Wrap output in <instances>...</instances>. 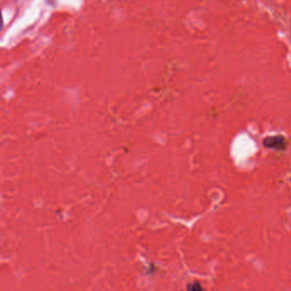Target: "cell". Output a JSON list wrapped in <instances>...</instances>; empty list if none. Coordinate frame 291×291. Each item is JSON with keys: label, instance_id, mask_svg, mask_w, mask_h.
Instances as JSON below:
<instances>
[{"label": "cell", "instance_id": "1", "mask_svg": "<svg viewBox=\"0 0 291 291\" xmlns=\"http://www.w3.org/2000/svg\"><path fill=\"white\" fill-rule=\"evenodd\" d=\"M263 145L265 147L275 149H284L287 146L286 139L283 136H272L264 139Z\"/></svg>", "mask_w": 291, "mask_h": 291}, {"label": "cell", "instance_id": "2", "mask_svg": "<svg viewBox=\"0 0 291 291\" xmlns=\"http://www.w3.org/2000/svg\"><path fill=\"white\" fill-rule=\"evenodd\" d=\"M188 289L191 291H201V290H203V288L201 287V285L199 283L192 284V285L189 286Z\"/></svg>", "mask_w": 291, "mask_h": 291}]
</instances>
